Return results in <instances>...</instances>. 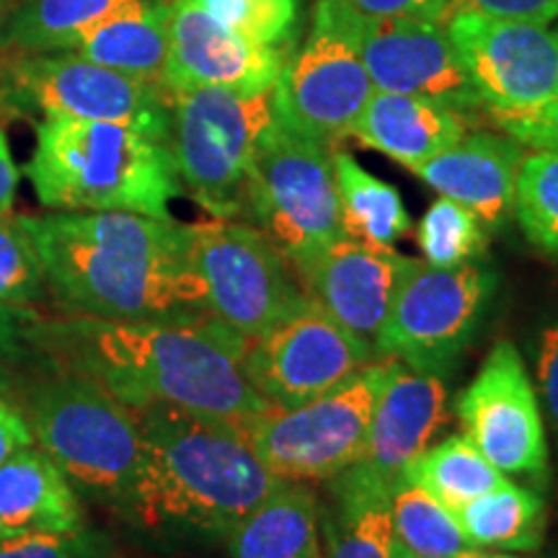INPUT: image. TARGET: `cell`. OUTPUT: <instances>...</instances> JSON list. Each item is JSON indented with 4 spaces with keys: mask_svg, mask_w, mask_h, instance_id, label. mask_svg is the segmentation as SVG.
Wrapping results in <instances>:
<instances>
[{
    "mask_svg": "<svg viewBox=\"0 0 558 558\" xmlns=\"http://www.w3.org/2000/svg\"><path fill=\"white\" fill-rule=\"evenodd\" d=\"M494 288V271L476 262L439 269L414 259L375 341V354L445 378L476 337Z\"/></svg>",
    "mask_w": 558,
    "mask_h": 558,
    "instance_id": "obj_12",
    "label": "cell"
},
{
    "mask_svg": "<svg viewBox=\"0 0 558 558\" xmlns=\"http://www.w3.org/2000/svg\"><path fill=\"white\" fill-rule=\"evenodd\" d=\"M45 298V264L24 215H0V305L37 311Z\"/></svg>",
    "mask_w": 558,
    "mask_h": 558,
    "instance_id": "obj_33",
    "label": "cell"
},
{
    "mask_svg": "<svg viewBox=\"0 0 558 558\" xmlns=\"http://www.w3.org/2000/svg\"><path fill=\"white\" fill-rule=\"evenodd\" d=\"M75 558H132L130 554H124L111 543L109 538H104L101 533H94V530H83V541Z\"/></svg>",
    "mask_w": 558,
    "mask_h": 558,
    "instance_id": "obj_43",
    "label": "cell"
},
{
    "mask_svg": "<svg viewBox=\"0 0 558 558\" xmlns=\"http://www.w3.org/2000/svg\"><path fill=\"white\" fill-rule=\"evenodd\" d=\"M396 558H450L471 548L456 512L409 481L388 494Z\"/></svg>",
    "mask_w": 558,
    "mask_h": 558,
    "instance_id": "obj_30",
    "label": "cell"
},
{
    "mask_svg": "<svg viewBox=\"0 0 558 558\" xmlns=\"http://www.w3.org/2000/svg\"><path fill=\"white\" fill-rule=\"evenodd\" d=\"M246 209L290 267L344 235L331 150L277 120L251 166Z\"/></svg>",
    "mask_w": 558,
    "mask_h": 558,
    "instance_id": "obj_8",
    "label": "cell"
},
{
    "mask_svg": "<svg viewBox=\"0 0 558 558\" xmlns=\"http://www.w3.org/2000/svg\"><path fill=\"white\" fill-rule=\"evenodd\" d=\"M465 435L505 476L548 484V445L533 383L518 347L501 339L456 403Z\"/></svg>",
    "mask_w": 558,
    "mask_h": 558,
    "instance_id": "obj_15",
    "label": "cell"
},
{
    "mask_svg": "<svg viewBox=\"0 0 558 558\" xmlns=\"http://www.w3.org/2000/svg\"><path fill=\"white\" fill-rule=\"evenodd\" d=\"M492 120L507 137L518 140L525 148L558 153V94L535 109L505 111L492 114Z\"/></svg>",
    "mask_w": 558,
    "mask_h": 558,
    "instance_id": "obj_36",
    "label": "cell"
},
{
    "mask_svg": "<svg viewBox=\"0 0 558 558\" xmlns=\"http://www.w3.org/2000/svg\"><path fill=\"white\" fill-rule=\"evenodd\" d=\"M83 530L68 535L24 533L0 538V558H75L83 541Z\"/></svg>",
    "mask_w": 558,
    "mask_h": 558,
    "instance_id": "obj_37",
    "label": "cell"
},
{
    "mask_svg": "<svg viewBox=\"0 0 558 558\" xmlns=\"http://www.w3.org/2000/svg\"><path fill=\"white\" fill-rule=\"evenodd\" d=\"M554 34H556V37H558V24H556V26H554Z\"/></svg>",
    "mask_w": 558,
    "mask_h": 558,
    "instance_id": "obj_46",
    "label": "cell"
},
{
    "mask_svg": "<svg viewBox=\"0 0 558 558\" xmlns=\"http://www.w3.org/2000/svg\"><path fill=\"white\" fill-rule=\"evenodd\" d=\"M448 422V388L439 375L411 369L393 357L375 399L365 448L352 469L339 473L349 484L390 494L403 471Z\"/></svg>",
    "mask_w": 558,
    "mask_h": 558,
    "instance_id": "obj_18",
    "label": "cell"
},
{
    "mask_svg": "<svg viewBox=\"0 0 558 558\" xmlns=\"http://www.w3.org/2000/svg\"><path fill=\"white\" fill-rule=\"evenodd\" d=\"M488 233L469 207L448 197L432 202L416 228V246L424 264L439 269L463 267L481 259Z\"/></svg>",
    "mask_w": 558,
    "mask_h": 558,
    "instance_id": "obj_32",
    "label": "cell"
},
{
    "mask_svg": "<svg viewBox=\"0 0 558 558\" xmlns=\"http://www.w3.org/2000/svg\"><path fill=\"white\" fill-rule=\"evenodd\" d=\"M360 50L375 90L476 111L481 99L442 24L360 13Z\"/></svg>",
    "mask_w": 558,
    "mask_h": 558,
    "instance_id": "obj_16",
    "label": "cell"
},
{
    "mask_svg": "<svg viewBox=\"0 0 558 558\" xmlns=\"http://www.w3.org/2000/svg\"><path fill=\"white\" fill-rule=\"evenodd\" d=\"M535 369H538V388L548 418L558 432V320L541 331Z\"/></svg>",
    "mask_w": 558,
    "mask_h": 558,
    "instance_id": "obj_40",
    "label": "cell"
},
{
    "mask_svg": "<svg viewBox=\"0 0 558 558\" xmlns=\"http://www.w3.org/2000/svg\"><path fill=\"white\" fill-rule=\"evenodd\" d=\"M522 145L494 132H465L456 145L411 169L424 184L458 205L469 207L497 233L514 215V184L522 163Z\"/></svg>",
    "mask_w": 558,
    "mask_h": 558,
    "instance_id": "obj_20",
    "label": "cell"
},
{
    "mask_svg": "<svg viewBox=\"0 0 558 558\" xmlns=\"http://www.w3.org/2000/svg\"><path fill=\"white\" fill-rule=\"evenodd\" d=\"M39 324L41 316L34 308L0 305V393H11L24 362L41 349Z\"/></svg>",
    "mask_w": 558,
    "mask_h": 558,
    "instance_id": "obj_35",
    "label": "cell"
},
{
    "mask_svg": "<svg viewBox=\"0 0 558 558\" xmlns=\"http://www.w3.org/2000/svg\"><path fill=\"white\" fill-rule=\"evenodd\" d=\"M140 460L120 512L145 530L226 538L284 484L246 429L177 407L132 409Z\"/></svg>",
    "mask_w": 558,
    "mask_h": 558,
    "instance_id": "obj_3",
    "label": "cell"
},
{
    "mask_svg": "<svg viewBox=\"0 0 558 558\" xmlns=\"http://www.w3.org/2000/svg\"><path fill=\"white\" fill-rule=\"evenodd\" d=\"M39 344L111 390L130 409L177 407L248 429L271 411L251 386L248 341L213 316L41 320Z\"/></svg>",
    "mask_w": 558,
    "mask_h": 558,
    "instance_id": "obj_1",
    "label": "cell"
},
{
    "mask_svg": "<svg viewBox=\"0 0 558 558\" xmlns=\"http://www.w3.org/2000/svg\"><path fill=\"white\" fill-rule=\"evenodd\" d=\"M331 160L344 235L367 246L393 248L411 228L399 190L362 169L344 150H331Z\"/></svg>",
    "mask_w": 558,
    "mask_h": 558,
    "instance_id": "obj_27",
    "label": "cell"
},
{
    "mask_svg": "<svg viewBox=\"0 0 558 558\" xmlns=\"http://www.w3.org/2000/svg\"><path fill=\"white\" fill-rule=\"evenodd\" d=\"M488 114L535 109L558 94V37L530 21L452 9L442 21Z\"/></svg>",
    "mask_w": 558,
    "mask_h": 558,
    "instance_id": "obj_14",
    "label": "cell"
},
{
    "mask_svg": "<svg viewBox=\"0 0 558 558\" xmlns=\"http://www.w3.org/2000/svg\"><path fill=\"white\" fill-rule=\"evenodd\" d=\"M169 62L163 88H226L239 94L275 90L290 54L256 45L215 19L199 0H166Z\"/></svg>",
    "mask_w": 558,
    "mask_h": 558,
    "instance_id": "obj_17",
    "label": "cell"
},
{
    "mask_svg": "<svg viewBox=\"0 0 558 558\" xmlns=\"http://www.w3.org/2000/svg\"><path fill=\"white\" fill-rule=\"evenodd\" d=\"M135 0H21L0 29V50L11 54L70 52L90 26Z\"/></svg>",
    "mask_w": 558,
    "mask_h": 558,
    "instance_id": "obj_26",
    "label": "cell"
},
{
    "mask_svg": "<svg viewBox=\"0 0 558 558\" xmlns=\"http://www.w3.org/2000/svg\"><path fill=\"white\" fill-rule=\"evenodd\" d=\"M226 541L230 558H320L316 499L298 481H284Z\"/></svg>",
    "mask_w": 558,
    "mask_h": 558,
    "instance_id": "obj_24",
    "label": "cell"
},
{
    "mask_svg": "<svg viewBox=\"0 0 558 558\" xmlns=\"http://www.w3.org/2000/svg\"><path fill=\"white\" fill-rule=\"evenodd\" d=\"M47 292L68 316L104 320L205 316L184 222L135 213L24 215Z\"/></svg>",
    "mask_w": 558,
    "mask_h": 558,
    "instance_id": "obj_2",
    "label": "cell"
},
{
    "mask_svg": "<svg viewBox=\"0 0 558 558\" xmlns=\"http://www.w3.org/2000/svg\"><path fill=\"white\" fill-rule=\"evenodd\" d=\"M32 432L26 427L24 416L9 396L0 393V465L26 445H32Z\"/></svg>",
    "mask_w": 558,
    "mask_h": 558,
    "instance_id": "obj_41",
    "label": "cell"
},
{
    "mask_svg": "<svg viewBox=\"0 0 558 558\" xmlns=\"http://www.w3.org/2000/svg\"><path fill=\"white\" fill-rule=\"evenodd\" d=\"M9 399L34 445L60 465L75 492L120 505L140 460L137 418L128 403L58 357Z\"/></svg>",
    "mask_w": 558,
    "mask_h": 558,
    "instance_id": "obj_5",
    "label": "cell"
},
{
    "mask_svg": "<svg viewBox=\"0 0 558 558\" xmlns=\"http://www.w3.org/2000/svg\"><path fill=\"white\" fill-rule=\"evenodd\" d=\"M471 548L499 554H533L546 538V499L512 481L456 509Z\"/></svg>",
    "mask_w": 558,
    "mask_h": 558,
    "instance_id": "obj_25",
    "label": "cell"
},
{
    "mask_svg": "<svg viewBox=\"0 0 558 558\" xmlns=\"http://www.w3.org/2000/svg\"><path fill=\"white\" fill-rule=\"evenodd\" d=\"M205 9L256 45L292 54L300 26V0H199Z\"/></svg>",
    "mask_w": 558,
    "mask_h": 558,
    "instance_id": "obj_34",
    "label": "cell"
},
{
    "mask_svg": "<svg viewBox=\"0 0 558 558\" xmlns=\"http://www.w3.org/2000/svg\"><path fill=\"white\" fill-rule=\"evenodd\" d=\"M450 558H527V556H520V554H499V550H478V548H469V550H463V554L450 556Z\"/></svg>",
    "mask_w": 558,
    "mask_h": 558,
    "instance_id": "obj_44",
    "label": "cell"
},
{
    "mask_svg": "<svg viewBox=\"0 0 558 558\" xmlns=\"http://www.w3.org/2000/svg\"><path fill=\"white\" fill-rule=\"evenodd\" d=\"M19 3H21V0H0V29H3L5 21H9V16Z\"/></svg>",
    "mask_w": 558,
    "mask_h": 558,
    "instance_id": "obj_45",
    "label": "cell"
},
{
    "mask_svg": "<svg viewBox=\"0 0 558 558\" xmlns=\"http://www.w3.org/2000/svg\"><path fill=\"white\" fill-rule=\"evenodd\" d=\"M373 90L360 50V11L341 0H318L303 45L279 73L277 120L333 150L349 137Z\"/></svg>",
    "mask_w": 558,
    "mask_h": 558,
    "instance_id": "obj_7",
    "label": "cell"
},
{
    "mask_svg": "<svg viewBox=\"0 0 558 558\" xmlns=\"http://www.w3.org/2000/svg\"><path fill=\"white\" fill-rule=\"evenodd\" d=\"M70 52L90 62L163 86L169 62L166 0H135L83 34Z\"/></svg>",
    "mask_w": 558,
    "mask_h": 558,
    "instance_id": "obj_23",
    "label": "cell"
},
{
    "mask_svg": "<svg viewBox=\"0 0 558 558\" xmlns=\"http://www.w3.org/2000/svg\"><path fill=\"white\" fill-rule=\"evenodd\" d=\"M452 9H473L488 16L530 21L541 26L558 21V0H450Z\"/></svg>",
    "mask_w": 558,
    "mask_h": 558,
    "instance_id": "obj_38",
    "label": "cell"
},
{
    "mask_svg": "<svg viewBox=\"0 0 558 558\" xmlns=\"http://www.w3.org/2000/svg\"><path fill=\"white\" fill-rule=\"evenodd\" d=\"M34 194L54 213L171 218L179 194L169 140L117 122L45 117L26 163Z\"/></svg>",
    "mask_w": 558,
    "mask_h": 558,
    "instance_id": "obj_4",
    "label": "cell"
},
{
    "mask_svg": "<svg viewBox=\"0 0 558 558\" xmlns=\"http://www.w3.org/2000/svg\"><path fill=\"white\" fill-rule=\"evenodd\" d=\"M393 357H378L318 399L271 409L246 429L262 463L282 481H331L365 448L375 399Z\"/></svg>",
    "mask_w": 558,
    "mask_h": 558,
    "instance_id": "obj_9",
    "label": "cell"
},
{
    "mask_svg": "<svg viewBox=\"0 0 558 558\" xmlns=\"http://www.w3.org/2000/svg\"><path fill=\"white\" fill-rule=\"evenodd\" d=\"M401 478L424 488L452 512L509 481L488 463L465 432L418 452Z\"/></svg>",
    "mask_w": 558,
    "mask_h": 558,
    "instance_id": "obj_28",
    "label": "cell"
},
{
    "mask_svg": "<svg viewBox=\"0 0 558 558\" xmlns=\"http://www.w3.org/2000/svg\"><path fill=\"white\" fill-rule=\"evenodd\" d=\"M465 132L469 120L463 111L418 96L373 90L349 137L411 171L437 153L452 148Z\"/></svg>",
    "mask_w": 558,
    "mask_h": 558,
    "instance_id": "obj_21",
    "label": "cell"
},
{
    "mask_svg": "<svg viewBox=\"0 0 558 558\" xmlns=\"http://www.w3.org/2000/svg\"><path fill=\"white\" fill-rule=\"evenodd\" d=\"M186 259L199 279L207 316L254 341L305 298L288 262L254 226L226 218L184 226Z\"/></svg>",
    "mask_w": 558,
    "mask_h": 558,
    "instance_id": "obj_10",
    "label": "cell"
},
{
    "mask_svg": "<svg viewBox=\"0 0 558 558\" xmlns=\"http://www.w3.org/2000/svg\"><path fill=\"white\" fill-rule=\"evenodd\" d=\"M373 360H378L373 344L303 298L262 337L248 341L243 367L271 409H292L329 393Z\"/></svg>",
    "mask_w": 558,
    "mask_h": 558,
    "instance_id": "obj_13",
    "label": "cell"
},
{
    "mask_svg": "<svg viewBox=\"0 0 558 558\" xmlns=\"http://www.w3.org/2000/svg\"><path fill=\"white\" fill-rule=\"evenodd\" d=\"M341 3L365 16L422 19L432 24H442L450 11V0H341Z\"/></svg>",
    "mask_w": 558,
    "mask_h": 558,
    "instance_id": "obj_39",
    "label": "cell"
},
{
    "mask_svg": "<svg viewBox=\"0 0 558 558\" xmlns=\"http://www.w3.org/2000/svg\"><path fill=\"white\" fill-rule=\"evenodd\" d=\"M333 505L324 514L329 558H396L386 494L331 478Z\"/></svg>",
    "mask_w": 558,
    "mask_h": 558,
    "instance_id": "obj_29",
    "label": "cell"
},
{
    "mask_svg": "<svg viewBox=\"0 0 558 558\" xmlns=\"http://www.w3.org/2000/svg\"><path fill=\"white\" fill-rule=\"evenodd\" d=\"M169 150L179 184L215 218L246 213L248 173L277 122L275 90H169Z\"/></svg>",
    "mask_w": 558,
    "mask_h": 558,
    "instance_id": "obj_6",
    "label": "cell"
},
{
    "mask_svg": "<svg viewBox=\"0 0 558 558\" xmlns=\"http://www.w3.org/2000/svg\"><path fill=\"white\" fill-rule=\"evenodd\" d=\"M411 264L414 259L396 254L393 248L367 246L339 235L292 269L305 298L375 349Z\"/></svg>",
    "mask_w": 558,
    "mask_h": 558,
    "instance_id": "obj_19",
    "label": "cell"
},
{
    "mask_svg": "<svg viewBox=\"0 0 558 558\" xmlns=\"http://www.w3.org/2000/svg\"><path fill=\"white\" fill-rule=\"evenodd\" d=\"M514 218L525 239L548 256H558V153L522 156L514 184Z\"/></svg>",
    "mask_w": 558,
    "mask_h": 558,
    "instance_id": "obj_31",
    "label": "cell"
},
{
    "mask_svg": "<svg viewBox=\"0 0 558 558\" xmlns=\"http://www.w3.org/2000/svg\"><path fill=\"white\" fill-rule=\"evenodd\" d=\"M39 111L65 120L130 124L148 135L169 140V90L75 52L13 54L0 78V107Z\"/></svg>",
    "mask_w": 558,
    "mask_h": 558,
    "instance_id": "obj_11",
    "label": "cell"
},
{
    "mask_svg": "<svg viewBox=\"0 0 558 558\" xmlns=\"http://www.w3.org/2000/svg\"><path fill=\"white\" fill-rule=\"evenodd\" d=\"M78 530H83L78 492L45 450L32 442L0 465V538Z\"/></svg>",
    "mask_w": 558,
    "mask_h": 558,
    "instance_id": "obj_22",
    "label": "cell"
},
{
    "mask_svg": "<svg viewBox=\"0 0 558 558\" xmlns=\"http://www.w3.org/2000/svg\"><path fill=\"white\" fill-rule=\"evenodd\" d=\"M16 190H19V166L11 156L5 132L0 128V215L11 213L13 209Z\"/></svg>",
    "mask_w": 558,
    "mask_h": 558,
    "instance_id": "obj_42",
    "label": "cell"
}]
</instances>
